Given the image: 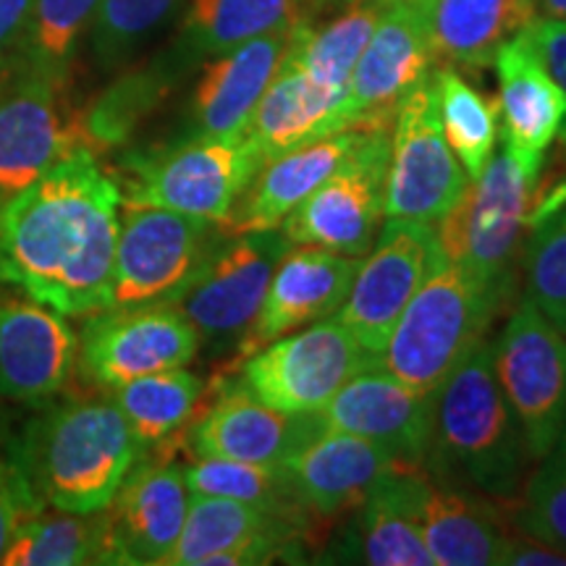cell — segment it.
I'll use <instances>...</instances> for the list:
<instances>
[{
  "instance_id": "obj_1",
  "label": "cell",
  "mask_w": 566,
  "mask_h": 566,
  "mask_svg": "<svg viewBox=\"0 0 566 566\" xmlns=\"http://www.w3.org/2000/svg\"><path fill=\"white\" fill-rule=\"evenodd\" d=\"M122 187L76 147L0 205V286L66 317L108 310Z\"/></svg>"
},
{
  "instance_id": "obj_2",
  "label": "cell",
  "mask_w": 566,
  "mask_h": 566,
  "mask_svg": "<svg viewBox=\"0 0 566 566\" xmlns=\"http://www.w3.org/2000/svg\"><path fill=\"white\" fill-rule=\"evenodd\" d=\"M17 441L34 495L61 512H103L139 459L111 391L42 401Z\"/></svg>"
},
{
  "instance_id": "obj_3",
  "label": "cell",
  "mask_w": 566,
  "mask_h": 566,
  "mask_svg": "<svg viewBox=\"0 0 566 566\" xmlns=\"http://www.w3.org/2000/svg\"><path fill=\"white\" fill-rule=\"evenodd\" d=\"M433 454L491 499L514 501L525 488L533 457L495 378L493 342L483 338L446 380L436 409Z\"/></svg>"
},
{
  "instance_id": "obj_4",
  "label": "cell",
  "mask_w": 566,
  "mask_h": 566,
  "mask_svg": "<svg viewBox=\"0 0 566 566\" xmlns=\"http://www.w3.org/2000/svg\"><path fill=\"white\" fill-rule=\"evenodd\" d=\"M504 302L506 296L441 254L396 323L380 367L412 391L438 399Z\"/></svg>"
},
{
  "instance_id": "obj_5",
  "label": "cell",
  "mask_w": 566,
  "mask_h": 566,
  "mask_svg": "<svg viewBox=\"0 0 566 566\" xmlns=\"http://www.w3.org/2000/svg\"><path fill=\"white\" fill-rule=\"evenodd\" d=\"M265 166L244 137H189L124 160L126 205H150L223 226Z\"/></svg>"
},
{
  "instance_id": "obj_6",
  "label": "cell",
  "mask_w": 566,
  "mask_h": 566,
  "mask_svg": "<svg viewBox=\"0 0 566 566\" xmlns=\"http://www.w3.org/2000/svg\"><path fill=\"white\" fill-rule=\"evenodd\" d=\"M541 176L527 174L506 150L488 160L454 208L436 223L438 250L501 296H509L514 265L525 250Z\"/></svg>"
},
{
  "instance_id": "obj_7",
  "label": "cell",
  "mask_w": 566,
  "mask_h": 566,
  "mask_svg": "<svg viewBox=\"0 0 566 566\" xmlns=\"http://www.w3.org/2000/svg\"><path fill=\"white\" fill-rule=\"evenodd\" d=\"M221 233L205 218L122 202L108 310L174 304Z\"/></svg>"
},
{
  "instance_id": "obj_8",
  "label": "cell",
  "mask_w": 566,
  "mask_h": 566,
  "mask_svg": "<svg viewBox=\"0 0 566 566\" xmlns=\"http://www.w3.org/2000/svg\"><path fill=\"white\" fill-rule=\"evenodd\" d=\"M378 367L349 328L334 315L275 338L242 363V384L283 415L323 412L359 373Z\"/></svg>"
},
{
  "instance_id": "obj_9",
  "label": "cell",
  "mask_w": 566,
  "mask_h": 566,
  "mask_svg": "<svg viewBox=\"0 0 566 566\" xmlns=\"http://www.w3.org/2000/svg\"><path fill=\"white\" fill-rule=\"evenodd\" d=\"M84 145L69 87L0 55V205Z\"/></svg>"
},
{
  "instance_id": "obj_10",
  "label": "cell",
  "mask_w": 566,
  "mask_h": 566,
  "mask_svg": "<svg viewBox=\"0 0 566 566\" xmlns=\"http://www.w3.org/2000/svg\"><path fill=\"white\" fill-rule=\"evenodd\" d=\"M292 250L275 231H223L174 307L195 325L200 346L221 352L239 346L258 315L281 258Z\"/></svg>"
},
{
  "instance_id": "obj_11",
  "label": "cell",
  "mask_w": 566,
  "mask_h": 566,
  "mask_svg": "<svg viewBox=\"0 0 566 566\" xmlns=\"http://www.w3.org/2000/svg\"><path fill=\"white\" fill-rule=\"evenodd\" d=\"M493 365L537 462L566 430V334L522 300L493 342Z\"/></svg>"
},
{
  "instance_id": "obj_12",
  "label": "cell",
  "mask_w": 566,
  "mask_h": 566,
  "mask_svg": "<svg viewBox=\"0 0 566 566\" xmlns=\"http://www.w3.org/2000/svg\"><path fill=\"white\" fill-rule=\"evenodd\" d=\"M470 187V176L446 142L433 82L401 97L391 126L386 218L436 226Z\"/></svg>"
},
{
  "instance_id": "obj_13",
  "label": "cell",
  "mask_w": 566,
  "mask_h": 566,
  "mask_svg": "<svg viewBox=\"0 0 566 566\" xmlns=\"http://www.w3.org/2000/svg\"><path fill=\"white\" fill-rule=\"evenodd\" d=\"M76 342V375L95 391H116L142 375L187 367L200 352L195 325L174 304L92 313Z\"/></svg>"
},
{
  "instance_id": "obj_14",
  "label": "cell",
  "mask_w": 566,
  "mask_h": 566,
  "mask_svg": "<svg viewBox=\"0 0 566 566\" xmlns=\"http://www.w3.org/2000/svg\"><path fill=\"white\" fill-rule=\"evenodd\" d=\"M388 158L391 126H373L357 155L281 223L289 244L323 247L346 258L370 252L386 218Z\"/></svg>"
},
{
  "instance_id": "obj_15",
  "label": "cell",
  "mask_w": 566,
  "mask_h": 566,
  "mask_svg": "<svg viewBox=\"0 0 566 566\" xmlns=\"http://www.w3.org/2000/svg\"><path fill=\"white\" fill-rule=\"evenodd\" d=\"M441 258L436 226L386 218L378 244L354 275L349 296L334 317L342 321L359 346L378 359L396 323L422 281Z\"/></svg>"
},
{
  "instance_id": "obj_16",
  "label": "cell",
  "mask_w": 566,
  "mask_h": 566,
  "mask_svg": "<svg viewBox=\"0 0 566 566\" xmlns=\"http://www.w3.org/2000/svg\"><path fill=\"white\" fill-rule=\"evenodd\" d=\"M310 514L192 495L166 566H254L294 554L310 537Z\"/></svg>"
},
{
  "instance_id": "obj_17",
  "label": "cell",
  "mask_w": 566,
  "mask_h": 566,
  "mask_svg": "<svg viewBox=\"0 0 566 566\" xmlns=\"http://www.w3.org/2000/svg\"><path fill=\"white\" fill-rule=\"evenodd\" d=\"M184 464L142 454L108 506L103 509L108 564L166 566L187 520Z\"/></svg>"
},
{
  "instance_id": "obj_18",
  "label": "cell",
  "mask_w": 566,
  "mask_h": 566,
  "mask_svg": "<svg viewBox=\"0 0 566 566\" xmlns=\"http://www.w3.org/2000/svg\"><path fill=\"white\" fill-rule=\"evenodd\" d=\"M436 396L417 394L384 367H373L352 378L315 417L321 430L367 438L396 462L424 467L436 443Z\"/></svg>"
},
{
  "instance_id": "obj_19",
  "label": "cell",
  "mask_w": 566,
  "mask_h": 566,
  "mask_svg": "<svg viewBox=\"0 0 566 566\" xmlns=\"http://www.w3.org/2000/svg\"><path fill=\"white\" fill-rule=\"evenodd\" d=\"M69 317L24 292H0V401L32 405L66 391L76 373Z\"/></svg>"
},
{
  "instance_id": "obj_20",
  "label": "cell",
  "mask_w": 566,
  "mask_h": 566,
  "mask_svg": "<svg viewBox=\"0 0 566 566\" xmlns=\"http://www.w3.org/2000/svg\"><path fill=\"white\" fill-rule=\"evenodd\" d=\"M317 433L315 415H283L260 401L242 380L216 378L208 407L187 430V454L275 464Z\"/></svg>"
},
{
  "instance_id": "obj_21",
  "label": "cell",
  "mask_w": 566,
  "mask_h": 566,
  "mask_svg": "<svg viewBox=\"0 0 566 566\" xmlns=\"http://www.w3.org/2000/svg\"><path fill=\"white\" fill-rule=\"evenodd\" d=\"M436 63L428 9L386 6L349 80L359 126H394L401 97L428 82Z\"/></svg>"
},
{
  "instance_id": "obj_22",
  "label": "cell",
  "mask_w": 566,
  "mask_h": 566,
  "mask_svg": "<svg viewBox=\"0 0 566 566\" xmlns=\"http://www.w3.org/2000/svg\"><path fill=\"white\" fill-rule=\"evenodd\" d=\"M357 271L359 258L310 244L292 247L275 265L263 304L237 346V363L302 325L334 315L349 296Z\"/></svg>"
},
{
  "instance_id": "obj_23",
  "label": "cell",
  "mask_w": 566,
  "mask_h": 566,
  "mask_svg": "<svg viewBox=\"0 0 566 566\" xmlns=\"http://www.w3.org/2000/svg\"><path fill=\"white\" fill-rule=\"evenodd\" d=\"M289 38L292 27L260 34L200 63V76L184 111V134L179 139L242 137L286 55Z\"/></svg>"
},
{
  "instance_id": "obj_24",
  "label": "cell",
  "mask_w": 566,
  "mask_h": 566,
  "mask_svg": "<svg viewBox=\"0 0 566 566\" xmlns=\"http://www.w3.org/2000/svg\"><path fill=\"white\" fill-rule=\"evenodd\" d=\"M499 76V122L504 150L541 176L546 153L556 139L566 142V92L548 74L543 61L520 32L493 55Z\"/></svg>"
},
{
  "instance_id": "obj_25",
  "label": "cell",
  "mask_w": 566,
  "mask_h": 566,
  "mask_svg": "<svg viewBox=\"0 0 566 566\" xmlns=\"http://www.w3.org/2000/svg\"><path fill=\"white\" fill-rule=\"evenodd\" d=\"M354 126L359 122L349 90H331L315 82L286 48L279 71L247 124L244 137L268 163Z\"/></svg>"
},
{
  "instance_id": "obj_26",
  "label": "cell",
  "mask_w": 566,
  "mask_h": 566,
  "mask_svg": "<svg viewBox=\"0 0 566 566\" xmlns=\"http://www.w3.org/2000/svg\"><path fill=\"white\" fill-rule=\"evenodd\" d=\"M296 501L313 520H338L365 504L370 488L401 462L367 438L321 430L283 459ZM409 467V464H407Z\"/></svg>"
},
{
  "instance_id": "obj_27",
  "label": "cell",
  "mask_w": 566,
  "mask_h": 566,
  "mask_svg": "<svg viewBox=\"0 0 566 566\" xmlns=\"http://www.w3.org/2000/svg\"><path fill=\"white\" fill-rule=\"evenodd\" d=\"M370 129L373 126H354V129L331 134V137L310 142L268 160L247 192L239 197L237 208L221 229L229 233L281 229V223L321 184L328 181L357 155Z\"/></svg>"
},
{
  "instance_id": "obj_28",
  "label": "cell",
  "mask_w": 566,
  "mask_h": 566,
  "mask_svg": "<svg viewBox=\"0 0 566 566\" xmlns=\"http://www.w3.org/2000/svg\"><path fill=\"white\" fill-rule=\"evenodd\" d=\"M304 19L302 0H187L163 63L184 80L212 55L260 34L279 32Z\"/></svg>"
},
{
  "instance_id": "obj_29",
  "label": "cell",
  "mask_w": 566,
  "mask_h": 566,
  "mask_svg": "<svg viewBox=\"0 0 566 566\" xmlns=\"http://www.w3.org/2000/svg\"><path fill=\"white\" fill-rule=\"evenodd\" d=\"M142 454L174 459L187 451V430L208 407L212 384L187 367L142 375L111 391Z\"/></svg>"
},
{
  "instance_id": "obj_30",
  "label": "cell",
  "mask_w": 566,
  "mask_h": 566,
  "mask_svg": "<svg viewBox=\"0 0 566 566\" xmlns=\"http://www.w3.org/2000/svg\"><path fill=\"white\" fill-rule=\"evenodd\" d=\"M424 467H394L359 506V562L373 566H436L420 525Z\"/></svg>"
},
{
  "instance_id": "obj_31",
  "label": "cell",
  "mask_w": 566,
  "mask_h": 566,
  "mask_svg": "<svg viewBox=\"0 0 566 566\" xmlns=\"http://www.w3.org/2000/svg\"><path fill=\"white\" fill-rule=\"evenodd\" d=\"M537 17L535 0H430L428 27L438 61L483 69L501 45Z\"/></svg>"
},
{
  "instance_id": "obj_32",
  "label": "cell",
  "mask_w": 566,
  "mask_h": 566,
  "mask_svg": "<svg viewBox=\"0 0 566 566\" xmlns=\"http://www.w3.org/2000/svg\"><path fill=\"white\" fill-rule=\"evenodd\" d=\"M420 525L436 566H488L501 562L509 530L485 501L443 488L424 475Z\"/></svg>"
},
{
  "instance_id": "obj_33",
  "label": "cell",
  "mask_w": 566,
  "mask_h": 566,
  "mask_svg": "<svg viewBox=\"0 0 566 566\" xmlns=\"http://www.w3.org/2000/svg\"><path fill=\"white\" fill-rule=\"evenodd\" d=\"M522 268L525 300L566 334V174L537 179Z\"/></svg>"
},
{
  "instance_id": "obj_34",
  "label": "cell",
  "mask_w": 566,
  "mask_h": 566,
  "mask_svg": "<svg viewBox=\"0 0 566 566\" xmlns=\"http://www.w3.org/2000/svg\"><path fill=\"white\" fill-rule=\"evenodd\" d=\"M108 564L103 512L80 514L42 506L27 514L0 554V566Z\"/></svg>"
},
{
  "instance_id": "obj_35",
  "label": "cell",
  "mask_w": 566,
  "mask_h": 566,
  "mask_svg": "<svg viewBox=\"0 0 566 566\" xmlns=\"http://www.w3.org/2000/svg\"><path fill=\"white\" fill-rule=\"evenodd\" d=\"M176 82L179 80L160 55L145 66L118 74L95 101L82 108L84 145L95 155L126 145L142 122L166 101Z\"/></svg>"
},
{
  "instance_id": "obj_36",
  "label": "cell",
  "mask_w": 566,
  "mask_h": 566,
  "mask_svg": "<svg viewBox=\"0 0 566 566\" xmlns=\"http://www.w3.org/2000/svg\"><path fill=\"white\" fill-rule=\"evenodd\" d=\"M97 6L101 0H32L9 55L69 87L76 53L87 38Z\"/></svg>"
},
{
  "instance_id": "obj_37",
  "label": "cell",
  "mask_w": 566,
  "mask_h": 566,
  "mask_svg": "<svg viewBox=\"0 0 566 566\" xmlns=\"http://www.w3.org/2000/svg\"><path fill=\"white\" fill-rule=\"evenodd\" d=\"M384 6L373 0H357L342 17L313 30L307 19L296 21L289 38V53L315 82L331 90H349L352 71L363 55L367 40L378 24Z\"/></svg>"
},
{
  "instance_id": "obj_38",
  "label": "cell",
  "mask_w": 566,
  "mask_h": 566,
  "mask_svg": "<svg viewBox=\"0 0 566 566\" xmlns=\"http://www.w3.org/2000/svg\"><path fill=\"white\" fill-rule=\"evenodd\" d=\"M433 90L446 142L464 166L470 181H475L485 171L499 142V103L472 87L454 66L436 71Z\"/></svg>"
},
{
  "instance_id": "obj_39",
  "label": "cell",
  "mask_w": 566,
  "mask_h": 566,
  "mask_svg": "<svg viewBox=\"0 0 566 566\" xmlns=\"http://www.w3.org/2000/svg\"><path fill=\"white\" fill-rule=\"evenodd\" d=\"M187 0H101L87 32L90 59L103 74H116L142 53Z\"/></svg>"
},
{
  "instance_id": "obj_40",
  "label": "cell",
  "mask_w": 566,
  "mask_h": 566,
  "mask_svg": "<svg viewBox=\"0 0 566 566\" xmlns=\"http://www.w3.org/2000/svg\"><path fill=\"white\" fill-rule=\"evenodd\" d=\"M184 483L192 495H218V499L244 501V504L273 509V512L307 514L296 501L281 462L252 464L233 462V459L192 457L184 464Z\"/></svg>"
},
{
  "instance_id": "obj_41",
  "label": "cell",
  "mask_w": 566,
  "mask_h": 566,
  "mask_svg": "<svg viewBox=\"0 0 566 566\" xmlns=\"http://www.w3.org/2000/svg\"><path fill=\"white\" fill-rule=\"evenodd\" d=\"M516 533L566 551V430L537 470L527 475L522 499L509 501Z\"/></svg>"
},
{
  "instance_id": "obj_42",
  "label": "cell",
  "mask_w": 566,
  "mask_h": 566,
  "mask_svg": "<svg viewBox=\"0 0 566 566\" xmlns=\"http://www.w3.org/2000/svg\"><path fill=\"white\" fill-rule=\"evenodd\" d=\"M42 506L21 467L17 433L0 422V554L19 522Z\"/></svg>"
},
{
  "instance_id": "obj_43",
  "label": "cell",
  "mask_w": 566,
  "mask_h": 566,
  "mask_svg": "<svg viewBox=\"0 0 566 566\" xmlns=\"http://www.w3.org/2000/svg\"><path fill=\"white\" fill-rule=\"evenodd\" d=\"M525 38L548 74L566 92V21L554 17H535L533 24L525 30Z\"/></svg>"
},
{
  "instance_id": "obj_44",
  "label": "cell",
  "mask_w": 566,
  "mask_h": 566,
  "mask_svg": "<svg viewBox=\"0 0 566 566\" xmlns=\"http://www.w3.org/2000/svg\"><path fill=\"white\" fill-rule=\"evenodd\" d=\"M509 566H566V551H558L546 543L535 541L522 533L509 535L506 546L501 551V562Z\"/></svg>"
},
{
  "instance_id": "obj_45",
  "label": "cell",
  "mask_w": 566,
  "mask_h": 566,
  "mask_svg": "<svg viewBox=\"0 0 566 566\" xmlns=\"http://www.w3.org/2000/svg\"><path fill=\"white\" fill-rule=\"evenodd\" d=\"M32 0H0V55L9 53L17 34L30 13Z\"/></svg>"
},
{
  "instance_id": "obj_46",
  "label": "cell",
  "mask_w": 566,
  "mask_h": 566,
  "mask_svg": "<svg viewBox=\"0 0 566 566\" xmlns=\"http://www.w3.org/2000/svg\"><path fill=\"white\" fill-rule=\"evenodd\" d=\"M537 9L546 11V17L566 21V0H535Z\"/></svg>"
},
{
  "instance_id": "obj_47",
  "label": "cell",
  "mask_w": 566,
  "mask_h": 566,
  "mask_svg": "<svg viewBox=\"0 0 566 566\" xmlns=\"http://www.w3.org/2000/svg\"><path fill=\"white\" fill-rule=\"evenodd\" d=\"M373 3H380L386 9V6H399V3H405V6H422V9H428V3L430 0H373Z\"/></svg>"
},
{
  "instance_id": "obj_48",
  "label": "cell",
  "mask_w": 566,
  "mask_h": 566,
  "mask_svg": "<svg viewBox=\"0 0 566 566\" xmlns=\"http://www.w3.org/2000/svg\"><path fill=\"white\" fill-rule=\"evenodd\" d=\"M562 158L566 160V142H564V155H562Z\"/></svg>"
}]
</instances>
